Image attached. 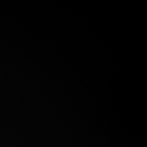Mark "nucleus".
Returning <instances> with one entry per match:
<instances>
[]
</instances>
